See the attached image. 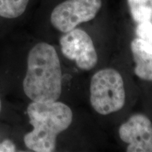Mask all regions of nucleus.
Returning a JSON list of instances; mask_svg holds the SVG:
<instances>
[{
    "mask_svg": "<svg viewBox=\"0 0 152 152\" xmlns=\"http://www.w3.org/2000/svg\"><path fill=\"white\" fill-rule=\"evenodd\" d=\"M23 88L26 96L35 102L51 103L59 99L61 67L56 49L51 45L39 42L30 49Z\"/></svg>",
    "mask_w": 152,
    "mask_h": 152,
    "instance_id": "f257e3e1",
    "label": "nucleus"
},
{
    "mask_svg": "<svg viewBox=\"0 0 152 152\" xmlns=\"http://www.w3.org/2000/svg\"><path fill=\"white\" fill-rule=\"evenodd\" d=\"M27 113L33 130L24 136L26 147L36 152L54 151L56 138L69 128L73 121V112L66 104L59 102L28 105Z\"/></svg>",
    "mask_w": 152,
    "mask_h": 152,
    "instance_id": "f03ea898",
    "label": "nucleus"
},
{
    "mask_svg": "<svg viewBox=\"0 0 152 152\" xmlns=\"http://www.w3.org/2000/svg\"><path fill=\"white\" fill-rule=\"evenodd\" d=\"M91 105L101 115H109L123 109L125 90L122 75L113 68H104L94 73L90 86Z\"/></svg>",
    "mask_w": 152,
    "mask_h": 152,
    "instance_id": "7ed1b4c3",
    "label": "nucleus"
},
{
    "mask_svg": "<svg viewBox=\"0 0 152 152\" xmlns=\"http://www.w3.org/2000/svg\"><path fill=\"white\" fill-rule=\"evenodd\" d=\"M102 5V0H66L52 11L51 23L57 30L67 33L79 24L94 19Z\"/></svg>",
    "mask_w": 152,
    "mask_h": 152,
    "instance_id": "20e7f679",
    "label": "nucleus"
},
{
    "mask_svg": "<svg viewBox=\"0 0 152 152\" xmlns=\"http://www.w3.org/2000/svg\"><path fill=\"white\" fill-rule=\"evenodd\" d=\"M61 50L68 59L74 61L83 71H90L98 62V55L92 38L84 30L75 28L60 38Z\"/></svg>",
    "mask_w": 152,
    "mask_h": 152,
    "instance_id": "39448f33",
    "label": "nucleus"
},
{
    "mask_svg": "<svg viewBox=\"0 0 152 152\" xmlns=\"http://www.w3.org/2000/svg\"><path fill=\"white\" fill-rule=\"evenodd\" d=\"M121 140L128 152H152V123L144 114H134L120 126Z\"/></svg>",
    "mask_w": 152,
    "mask_h": 152,
    "instance_id": "423d86ee",
    "label": "nucleus"
},
{
    "mask_svg": "<svg viewBox=\"0 0 152 152\" xmlns=\"http://www.w3.org/2000/svg\"><path fill=\"white\" fill-rule=\"evenodd\" d=\"M130 48L135 63V75L143 80L152 81V47L137 37L131 42Z\"/></svg>",
    "mask_w": 152,
    "mask_h": 152,
    "instance_id": "0eeeda50",
    "label": "nucleus"
},
{
    "mask_svg": "<svg viewBox=\"0 0 152 152\" xmlns=\"http://www.w3.org/2000/svg\"><path fill=\"white\" fill-rule=\"evenodd\" d=\"M133 20L137 23L151 21L152 0H128Z\"/></svg>",
    "mask_w": 152,
    "mask_h": 152,
    "instance_id": "6e6552de",
    "label": "nucleus"
},
{
    "mask_svg": "<svg viewBox=\"0 0 152 152\" xmlns=\"http://www.w3.org/2000/svg\"><path fill=\"white\" fill-rule=\"evenodd\" d=\"M29 0H0V16L6 18L19 17L26 11Z\"/></svg>",
    "mask_w": 152,
    "mask_h": 152,
    "instance_id": "1a4fd4ad",
    "label": "nucleus"
},
{
    "mask_svg": "<svg viewBox=\"0 0 152 152\" xmlns=\"http://www.w3.org/2000/svg\"><path fill=\"white\" fill-rule=\"evenodd\" d=\"M137 37L143 39L152 47V23L151 21L138 23L136 28Z\"/></svg>",
    "mask_w": 152,
    "mask_h": 152,
    "instance_id": "9d476101",
    "label": "nucleus"
},
{
    "mask_svg": "<svg viewBox=\"0 0 152 152\" xmlns=\"http://www.w3.org/2000/svg\"><path fill=\"white\" fill-rule=\"evenodd\" d=\"M16 151V147L11 140H5L1 143V152Z\"/></svg>",
    "mask_w": 152,
    "mask_h": 152,
    "instance_id": "9b49d317",
    "label": "nucleus"
},
{
    "mask_svg": "<svg viewBox=\"0 0 152 152\" xmlns=\"http://www.w3.org/2000/svg\"><path fill=\"white\" fill-rule=\"evenodd\" d=\"M1 99H0V112H1Z\"/></svg>",
    "mask_w": 152,
    "mask_h": 152,
    "instance_id": "f8f14e48",
    "label": "nucleus"
},
{
    "mask_svg": "<svg viewBox=\"0 0 152 152\" xmlns=\"http://www.w3.org/2000/svg\"><path fill=\"white\" fill-rule=\"evenodd\" d=\"M0 152H1V143H0Z\"/></svg>",
    "mask_w": 152,
    "mask_h": 152,
    "instance_id": "ddd939ff",
    "label": "nucleus"
}]
</instances>
